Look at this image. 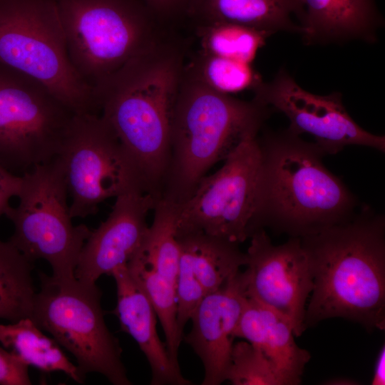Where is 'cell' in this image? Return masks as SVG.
Returning a JSON list of instances; mask_svg holds the SVG:
<instances>
[{
	"label": "cell",
	"instance_id": "cb8c5ba5",
	"mask_svg": "<svg viewBox=\"0 0 385 385\" xmlns=\"http://www.w3.org/2000/svg\"><path fill=\"white\" fill-rule=\"evenodd\" d=\"M260 306L265 325L261 350L288 385H297L301 382L310 354L296 344L292 327L285 317L266 307Z\"/></svg>",
	"mask_w": 385,
	"mask_h": 385
},
{
	"label": "cell",
	"instance_id": "ffe728a7",
	"mask_svg": "<svg viewBox=\"0 0 385 385\" xmlns=\"http://www.w3.org/2000/svg\"><path fill=\"white\" fill-rule=\"evenodd\" d=\"M0 343L29 366L46 373L62 371L77 383L85 382L86 375L29 317L11 324H0Z\"/></svg>",
	"mask_w": 385,
	"mask_h": 385
},
{
	"label": "cell",
	"instance_id": "f546056e",
	"mask_svg": "<svg viewBox=\"0 0 385 385\" xmlns=\"http://www.w3.org/2000/svg\"><path fill=\"white\" fill-rule=\"evenodd\" d=\"M22 185V176L14 175L0 165V218L11 208L10 200L18 197Z\"/></svg>",
	"mask_w": 385,
	"mask_h": 385
},
{
	"label": "cell",
	"instance_id": "5b68a950",
	"mask_svg": "<svg viewBox=\"0 0 385 385\" xmlns=\"http://www.w3.org/2000/svg\"><path fill=\"white\" fill-rule=\"evenodd\" d=\"M71 61L94 90L171 34L142 0H55Z\"/></svg>",
	"mask_w": 385,
	"mask_h": 385
},
{
	"label": "cell",
	"instance_id": "484cf974",
	"mask_svg": "<svg viewBox=\"0 0 385 385\" xmlns=\"http://www.w3.org/2000/svg\"><path fill=\"white\" fill-rule=\"evenodd\" d=\"M186 66L207 86L227 95L253 89L262 81L250 63L200 51Z\"/></svg>",
	"mask_w": 385,
	"mask_h": 385
},
{
	"label": "cell",
	"instance_id": "7c38bea8",
	"mask_svg": "<svg viewBox=\"0 0 385 385\" xmlns=\"http://www.w3.org/2000/svg\"><path fill=\"white\" fill-rule=\"evenodd\" d=\"M250 237L243 272L247 297L285 317L299 337L313 289L311 262L300 237L274 245L264 228Z\"/></svg>",
	"mask_w": 385,
	"mask_h": 385
},
{
	"label": "cell",
	"instance_id": "4316f807",
	"mask_svg": "<svg viewBox=\"0 0 385 385\" xmlns=\"http://www.w3.org/2000/svg\"><path fill=\"white\" fill-rule=\"evenodd\" d=\"M225 380L234 385H288L267 356L247 341L233 344Z\"/></svg>",
	"mask_w": 385,
	"mask_h": 385
},
{
	"label": "cell",
	"instance_id": "8fae6325",
	"mask_svg": "<svg viewBox=\"0 0 385 385\" xmlns=\"http://www.w3.org/2000/svg\"><path fill=\"white\" fill-rule=\"evenodd\" d=\"M261 151L257 136L242 142L217 172L204 176L178 206L176 237L202 232L240 245L252 234Z\"/></svg>",
	"mask_w": 385,
	"mask_h": 385
},
{
	"label": "cell",
	"instance_id": "30bf717a",
	"mask_svg": "<svg viewBox=\"0 0 385 385\" xmlns=\"http://www.w3.org/2000/svg\"><path fill=\"white\" fill-rule=\"evenodd\" d=\"M58 158L71 197L72 218L95 215L111 197L148 193L135 163L98 113L75 114Z\"/></svg>",
	"mask_w": 385,
	"mask_h": 385
},
{
	"label": "cell",
	"instance_id": "9c48e42d",
	"mask_svg": "<svg viewBox=\"0 0 385 385\" xmlns=\"http://www.w3.org/2000/svg\"><path fill=\"white\" fill-rule=\"evenodd\" d=\"M76 113L40 82L0 65V165L21 176L56 158Z\"/></svg>",
	"mask_w": 385,
	"mask_h": 385
},
{
	"label": "cell",
	"instance_id": "e0dca14e",
	"mask_svg": "<svg viewBox=\"0 0 385 385\" xmlns=\"http://www.w3.org/2000/svg\"><path fill=\"white\" fill-rule=\"evenodd\" d=\"M117 290L113 313L120 329L130 334L145 356L151 369L152 385H189L192 381L182 374L171 361L165 343L156 330V313L145 293L130 274L126 265L113 270Z\"/></svg>",
	"mask_w": 385,
	"mask_h": 385
},
{
	"label": "cell",
	"instance_id": "ac0fdd59",
	"mask_svg": "<svg viewBox=\"0 0 385 385\" xmlns=\"http://www.w3.org/2000/svg\"><path fill=\"white\" fill-rule=\"evenodd\" d=\"M301 26L308 45L351 40L376 41L384 20L375 0H300Z\"/></svg>",
	"mask_w": 385,
	"mask_h": 385
},
{
	"label": "cell",
	"instance_id": "7a4b0ae2",
	"mask_svg": "<svg viewBox=\"0 0 385 385\" xmlns=\"http://www.w3.org/2000/svg\"><path fill=\"white\" fill-rule=\"evenodd\" d=\"M348 220L300 237L313 289L304 324L334 317L385 328V219L364 205Z\"/></svg>",
	"mask_w": 385,
	"mask_h": 385
},
{
	"label": "cell",
	"instance_id": "277c9868",
	"mask_svg": "<svg viewBox=\"0 0 385 385\" xmlns=\"http://www.w3.org/2000/svg\"><path fill=\"white\" fill-rule=\"evenodd\" d=\"M271 108L217 92L185 64L173 109L170 162L161 193L180 206L208 170L257 136Z\"/></svg>",
	"mask_w": 385,
	"mask_h": 385
},
{
	"label": "cell",
	"instance_id": "4dcf8cb0",
	"mask_svg": "<svg viewBox=\"0 0 385 385\" xmlns=\"http://www.w3.org/2000/svg\"><path fill=\"white\" fill-rule=\"evenodd\" d=\"M385 349H382L377 356L375 364L374 376L371 380L372 385H384L385 384Z\"/></svg>",
	"mask_w": 385,
	"mask_h": 385
},
{
	"label": "cell",
	"instance_id": "52a82bcc",
	"mask_svg": "<svg viewBox=\"0 0 385 385\" xmlns=\"http://www.w3.org/2000/svg\"><path fill=\"white\" fill-rule=\"evenodd\" d=\"M30 318L76 359L86 375L96 372L114 385H131L118 339L108 329L96 284L40 272Z\"/></svg>",
	"mask_w": 385,
	"mask_h": 385
},
{
	"label": "cell",
	"instance_id": "ba28073f",
	"mask_svg": "<svg viewBox=\"0 0 385 385\" xmlns=\"http://www.w3.org/2000/svg\"><path fill=\"white\" fill-rule=\"evenodd\" d=\"M22 176L17 206L6 214L14 225L9 241L29 261L43 259L60 279L75 277L81 251L91 230L74 225L68 204V189L58 158Z\"/></svg>",
	"mask_w": 385,
	"mask_h": 385
},
{
	"label": "cell",
	"instance_id": "5bb4252c",
	"mask_svg": "<svg viewBox=\"0 0 385 385\" xmlns=\"http://www.w3.org/2000/svg\"><path fill=\"white\" fill-rule=\"evenodd\" d=\"M150 193L133 192L115 198L107 219L91 230L78 257L75 277L95 284L103 274L131 260L148 230V212L159 200Z\"/></svg>",
	"mask_w": 385,
	"mask_h": 385
},
{
	"label": "cell",
	"instance_id": "9a60e30c",
	"mask_svg": "<svg viewBox=\"0 0 385 385\" xmlns=\"http://www.w3.org/2000/svg\"><path fill=\"white\" fill-rule=\"evenodd\" d=\"M177 324L183 329L201 300L222 287L246 265L238 244L202 232L177 236Z\"/></svg>",
	"mask_w": 385,
	"mask_h": 385
},
{
	"label": "cell",
	"instance_id": "3957f363",
	"mask_svg": "<svg viewBox=\"0 0 385 385\" xmlns=\"http://www.w3.org/2000/svg\"><path fill=\"white\" fill-rule=\"evenodd\" d=\"M257 140L261 167L252 234L267 226L302 237L356 213V198L325 167L326 155L314 142L288 129L267 131Z\"/></svg>",
	"mask_w": 385,
	"mask_h": 385
},
{
	"label": "cell",
	"instance_id": "d4e9b609",
	"mask_svg": "<svg viewBox=\"0 0 385 385\" xmlns=\"http://www.w3.org/2000/svg\"><path fill=\"white\" fill-rule=\"evenodd\" d=\"M200 52L251 63L271 35L246 26L217 22L195 26Z\"/></svg>",
	"mask_w": 385,
	"mask_h": 385
},
{
	"label": "cell",
	"instance_id": "8992f818",
	"mask_svg": "<svg viewBox=\"0 0 385 385\" xmlns=\"http://www.w3.org/2000/svg\"><path fill=\"white\" fill-rule=\"evenodd\" d=\"M0 65L40 82L76 113H98L69 58L55 0H0Z\"/></svg>",
	"mask_w": 385,
	"mask_h": 385
},
{
	"label": "cell",
	"instance_id": "4fadbf2b",
	"mask_svg": "<svg viewBox=\"0 0 385 385\" xmlns=\"http://www.w3.org/2000/svg\"><path fill=\"white\" fill-rule=\"evenodd\" d=\"M253 91V99L283 113L289 120L287 129L297 135L313 136L326 155L353 145L385 151V137L360 127L346 111L340 93L319 96L308 92L284 68L272 81H261Z\"/></svg>",
	"mask_w": 385,
	"mask_h": 385
},
{
	"label": "cell",
	"instance_id": "6da1fadb",
	"mask_svg": "<svg viewBox=\"0 0 385 385\" xmlns=\"http://www.w3.org/2000/svg\"><path fill=\"white\" fill-rule=\"evenodd\" d=\"M183 43L170 35L94 90L98 111L137 166L148 193L161 196L173 109L185 67Z\"/></svg>",
	"mask_w": 385,
	"mask_h": 385
},
{
	"label": "cell",
	"instance_id": "603a6c76",
	"mask_svg": "<svg viewBox=\"0 0 385 385\" xmlns=\"http://www.w3.org/2000/svg\"><path fill=\"white\" fill-rule=\"evenodd\" d=\"M126 266L133 279L150 300L163 328L169 356L173 363L179 366L178 354L182 339L177 327L175 285L135 256Z\"/></svg>",
	"mask_w": 385,
	"mask_h": 385
},
{
	"label": "cell",
	"instance_id": "2e32d148",
	"mask_svg": "<svg viewBox=\"0 0 385 385\" xmlns=\"http://www.w3.org/2000/svg\"><path fill=\"white\" fill-rule=\"evenodd\" d=\"M247 296L243 272L206 295L194 310L185 342L204 366L202 385L224 382L234 344L235 330Z\"/></svg>",
	"mask_w": 385,
	"mask_h": 385
},
{
	"label": "cell",
	"instance_id": "7402d4cb",
	"mask_svg": "<svg viewBox=\"0 0 385 385\" xmlns=\"http://www.w3.org/2000/svg\"><path fill=\"white\" fill-rule=\"evenodd\" d=\"M153 223L134 255L169 279L176 287L180 248L176 237L178 206L160 198L154 209Z\"/></svg>",
	"mask_w": 385,
	"mask_h": 385
},
{
	"label": "cell",
	"instance_id": "83f0119b",
	"mask_svg": "<svg viewBox=\"0 0 385 385\" xmlns=\"http://www.w3.org/2000/svg\"><path fill=\"white\" fill-rule=\"evenodd\" d=\"M29 366L0 346V385H31Z\"/></svg>",
	"mask_w": 385,
	"mask_h": 385
},
{
	"label": "cell",
	"instance_id": "f1b7e54d",
	"mask_svg": "<svg viewBox=\"0 0 385 385\" xmlns=\"http://www.w3.org/2000/svg\"><path fill=\"white\" fill-rule=\"evenodd\" d=\"M156 18L164 25L185 19L190 0H142Z\"/></svg>",
	"mask_w": 385,
	"mask_h": 385
},
{
	"label": "cell",
	"instance_id": "44dd1931",
	"mask_svg": "<svg viewBox=\"0 0 385 385\" xmlns=\"http://www.w3.org/2000/svg\"><path fill=\"white\" fill-rule=\"evenodd\" d=\"M33 269L34 263L9 240H0V319L30 318L36 293Z\"/></svg>",
	"mask_w": 385,
	"mask_h": 385
},
{
	"label": "cell",
	"instance_id": "d6986e66",
	"mask_svg": "<svg viewBox=\"0 0 385 385\" xmlns=\"http://www.w3.org/2000/svg\"><path fill=\"white\" fill-rule=\"evenodd\" d=\"M304 11L300 0H190L185 19L194 26L229 22L265 31L303 35Z\"/></svg>",
	"mask_w": 385,
	"mask_h": 385
}]
</instances>
